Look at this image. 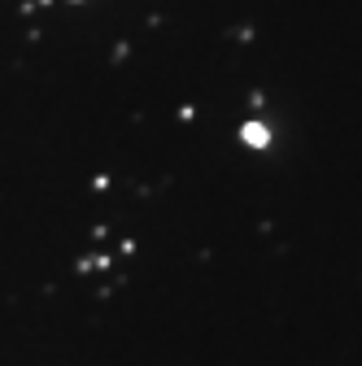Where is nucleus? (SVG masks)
<instances>
[{"label":"nucleus","mask_w":362,"mask_h":366,"mask_svg":"<svg viewBox=\"0 0 362 366\" xmlns=\"http://www.w3.org/2000/svg\"><path fill=\"white\" fill-rule=\"evenodd\" d=\"M240 140L253 144V148H267V144H271V131H267V122H249V127L240 131Z\"/></svg>","instance_id":"1"}]
</instances>
